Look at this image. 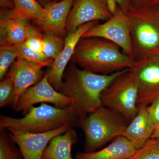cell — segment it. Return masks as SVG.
<instances>
[{
    "label": "cell",
    "mask_w": 159,
    "mask_h": 159,
    "mask_svg": "<svg viewBox=\"0 0 159 159\" xmlns=\"http://www.w3.org/2000/svg\"><path fill=\"white\" fill-rule=\"evenodd\" d=\"M123 70L110 74H96L80 69L72 63L65 71L59 92L72 99L70 106L80 121V125L89 114L102 107V91Z\"/></svg>",
    "instance_id": "6da1fadb"
},
{
    "label": "cell",
    "mask_w": 159,
    "mask_h": 159,
    "mask_svg": "<svg viewBox=\"0 0 159 159\" xmlns=\"http://www.w3.org/2000/svg\"><path fill=\"white\" fill-rule=\"evenodd\" d=\"M114 43L100 38H81L71 61L81 68L101 74L129 69L135 61Z\"/></svg>",
    "instance_id": "7a4b0ae2"
},
{
    "label": "cell",
    "mask_w": 159,
    "mask_h": 159,
    "mask_svg": "<svg viewBox=\"0 0 159 159\" xmlns=\"http://www.w3.org/2000/svg\"><path fill=\"white\" fill-rule=\"evenodd\" d=\"M80 121L70 105L63 108L43 103L32 107L25 116L14 118L0 116V131L13 128L24 131L41 133L54 130L65 125L80 127Z\"/></svg>",
    "instance_id": "3957f363"
},
{
    "label": "cell",
    "mask_w": 159,
    "mask_h": 159,
    "mask_svg": "<svg viewBox=\"0 0 159 159\" xmlns=\"http://www.w3.org/2000/svg\"><path fill=\"white\" fill-rule=\"evenodd\" d=\"M134 61L159 55V6L127 13Z\"/></svg>",
    "instance_id": "277c9868"
},
{
    "label": "cell",
    "mask_w": 159,
    "mask_h": 159,
    "mask_svg": "<svg viewBox=\"0 0 159 159\" xmlns=\"http://www.w3.org/2000/svg\"><path fill=\"white\" fill-rule=\"evenodd\" d=\"M128 122L120 114L105 107L89 114L80 127L85 134L84 152L96 151L122 136Z\"/></svg>",
    "instance_id": "5b68a950"
},
{
    "label": "cell",
    "mask_w": 159,
    "mask_h": 159,
    "mask_svg": "<svg viewBox=\"0 0 159 159\" xmlns=\"http://www.w3.org/2000/svg\"><path fill=\"white\" fill-rule=\"evenodd\" d=\"M136 83L129 69L123 70L101 95L102 106L112 110L130 122L139 110Z\"/></svg>",
    "instance_id": "8992f818"
},
{
    "label": "cell",
    "mask_w": 159,
    "mask_h": 159,
    "mask_svg": "<svg viewBox=\"0 0 159 159\" xmlns=\"http://www.w3.org/2000/svg\"><path fill=\"white\" fill-rule=\"evenodd\" d=\"M138 91V107L148 106L159 97V55L135 61L129 69Z\"/></svg>",
    "instance_id": "52a82bcc"
},
{
    "label": "cell",
    "mask_w": 159,
    "mask_h": 159,
    "mask_svg": "<svg viewBox=\"0 0 159 159\" xmlns=\"http://www.w3.org/2000/svg\"><path fill=\"white\" fill-rule=\"evenodd\" d=\"M82 37L100 38L110 41L119 46L125 54L134 59L128 16L119 8L109 20L103 24L93 26Z\"/></svg>",
    "instance_id": "ba28073f"
},
{
    "label": "cell",
    "mask_w": 159,
    "mask_h": 159,
    "mask_svg": "<svg viewBox=\"0 0 159 159\" xmlns=\"http://www.w3.org/2000/svg\"><path fill=\"white\" fill-rule=\"evenodd\" d=\"M72 99L55 89L48 81L45 74L37 84L28 89L21 96L13 109L22 111L25 116L34 104L51 103L54 106L63 108L72 104Z\"/></svg>",
    "instance_id": "9c48e42d"
},
{
    "label": "cell",
    "mask_w": 159,
    "mask_h": 159,
    "mask_svg": "<svg viewBox=\"0 0 159 159\" xmlns=\"http://www.w3.org/2000/svg\"><path fill=\"white\" fill-rule=\"evenodd\" d=\"M72 126L65 125L54 130L41 133L24 131L13 128H7L10 138L17 145L24 159H42L45 149L54 137L65 133Z\"/></svg>",
    "instance_id": "30bf717a"
},
{
    "label": "cell",
    "mask_w": 159,
    "mask_h": 159,
    "mask_svg": "<svg viewBox=\"0 0 159 159\" xmlns=\"http://www.w3.org/2000/svg\"><path fill=\"white\" fill-rule=\"evenodd\" d=\"M99 23V21L90 22L80 26L76 31L68 32L65 38V46L62 52L54 60L51 68L45 74L48 81L56 90L59 92L61 88L65 69L71 61L80 39L86 31Z\"/></svg>",
    "instance_id": "8fae6325"
},
{
    "label": "cell",
    "mask_w": 159,
    "mask_h": 159,
    "mask_svg": "<svg viewBox=\"0 0 159 159\" xmlns=\"http://www.w3.org/2000/svg\"><path fill=\"white\" fill-rule=\"evenodd\" d=\"M112 16L106 0H75L68 18L66 31H76L90 22L106 21Z\"/></svg>",
    "instance_id": "7c38bea8"
},
{
    "label": "cell",
    "mask_w": 159,
    "mask_h": 159,
    "mask_svg": "<svg viewBox=\"0 0 159 159\" xmlns=\"http://www.w3.org/2000/svg\"><path fill=\"white\" fill-rule=\"evenodd\" d=\"M43 64L28 61L17 57L6 76L11 77L15 86V99L12 108L20 97L28 89L37 84L43 79Z\"/></svg>",
    "instance_id": "4fadbf2b"
},
{
    "label": "cell",
    "mask_w": 159,
    "mask_h": 159,
    "mask_svg": "<svg viewBox=\"0 0 159 159\" xmlns=\"http://www.w3.org/2000/svg\"><path fill=\"white\" fill-rule=\"evenodd\" d=\"M75 0L52 1L45 6V12L41 20L34 22L44 32L51 31L63 37L66 31L69 14Z\"/></svg>",
    "instance_id": "5bb4252c"
},
{
    "label": "cell",
    "mask_w": 159,
    "mask_h": 159,
    "mask_svg": "<svg viewBox=\"0 0 159 159\" xmlns=\"http://www.w3.org/2000/svg\"><path fill=\"white\" fill-rule=\"evenodd\" d=\"M146 107L145 106L139 107L136 116L127 125L122 135L137 150L143 148L151 139L155 129Z\"/></svg>",
    "instance_id": "9a60e30c"
},
{
    "label": "cell",
    "mask_w": 159,
    "mask_h": 159,
    "mask_svg": "<svg viewBox=\"0 0 159 159\" xmlns=\"http://www.w3.org/2000/svg\"><path fill=\"white\" fill-rule=\"evenodd\" d=\"M137 151L125 137H118L110 145L93 152H80L74 159H129Z\"/></svg>",
    "instance_id": "2e32d148"
},
{
    "label": "cell",
    "mask_w": 159,
    "mask_h": 159,
    "mask_svg": "<svg viewBox=\"0 0 159 159\" xmlns=\"http://www.w3.org/2000/svg\"><path fill=\"white\" fill-rule=\"evenodd\" d=\"M30 21L20 17H1V46L16 45L25 43Z\"/></svg>",
    "instance_id": "e0dca14e"
},
{
    "label": "cell",
    "mask_w": 159,
    "mask_h": 159,
    "mask_svg": "<svg viewBox=\"0 0 159 159\" xmlns=\"http://www.w3.org/2000/svg\"><path fill=\"white\" fill-rule=\"evenodd\" d=\"M77 141L76 132L71 127L64 133L51 139L43 153L42 159H74L71 149Z\"/></svg>",
    "instance_id": "ac0fdd59"
},
{
    "label": "cell",
    "mask_w": 159,
    "mask_h": 159,
    "mask_svg": "<svg viewBox=\"0 0 159 159\" xmlns=\"http://www.w3.org/2000/svg\"><path fill=\"white\" fill-rule=\"evenodd\" d=\"M14 7L11 9H2L1 17L23 18L37 22L43 18L44 8L36 0H13Z\"/></svg>",
    "instance_id": "d6986e66"
},
{
    "label": "cell",
    "mask_w": 159,
    "mask_h": 159,
    "mask_svg": "<svg viewBox=\"0 0 159 159\" xmlns=\"http://www.w3.org/2000/svg\"><path fill=\"white\" fill-rule=\"evenodd\" d=\"M65 46V39L51 32L46 31L43 36V54L54 60L59 56Z\"/></svg>",
    "instance_id": "ffe728a7"
},
{
    "label": "cell",
    "mask_w": 159,
    "mask_h": 159,
    "mask_svg": "<svg viewBox=\"0 0 159 159\" xmlns=\"http://www.w3.org/2000/svg\"><path fill=\"white\" fill-rule=\"evenodd\" d=\"M8 47L14 51L17 55V57L28 61L51 66L54 61V59L47 57L43 53H38L33 51L27 47L25 43Z\"/></svg>",
    "instance_id": "44dd1931"
},
{
    "label": "cell",
    "mask_w": 159,
    "mask_h": 159,
    "mask_svg": "<svg viewBox=\"0 0 159 159\" xmlns=\"http://www.w3.org/2000/svg\"><path fill=\"white\" fill-rule=\"evenodd\" d=\"M0 159H24L18 146L5 130L0 131Z\"/></svg>",
    "instance_id": "7402d4cb"
},
{
    "label": "cell",
    "mask_w": 159,
    "mask_h": 159,
    "mask_svg": "<svg viewBox=\"0 0 159 159\" xmlns=\"http://www.w3.org/2000/svg\"><path fill=\"white\" fill-rule=\"evenodd\" d=\"M15 99V86L11 77L6 76L0 83V107L11 105Z\"/></svg>",
    "instance_id": "603a6c76"
},
{
    "label": "cell",
    "mask_w": 159,
    "mask_h": 159,
    "mask_svg": "<svg viewBox=\"0 0 159 159\" xmlns=\"http://www.w3.org/2000/svg\"><path fill=\"white\" fill-rule=\"evenodd\" d=\"M41 30L37 27L30 25L27 31L25 44L32 50L43 53V36Z\"/></svg>",
    "instance_id": "cb8c5ba5"
},
{
    "label": "cell",
    "mask_w": 159,
    "mask_h": 159,
    "mask_svg": "<svg viewBox=\"0 0 159 159\" xmlns=\"http://www.w3.org/2000/svg\"><path fill=\"white\" fill-rule=\"evenodd\" d=\"M129 159H159V141L151 139Z\"/></svg>",
    "instance_id": "d4e9b609"
},
{
    "label": "cell",
    "mask_w": 159,
    "mask_h": 159,
    "mask_svg": "<svg viewBox=\"0 0 159 159\" xmlns=\"http://www.w3.org/2000/svg\"><path fill=\"white\" fill-rule=\"evenodd\" d=\"M16 54L8 46H1L0 48V80L6 77L7 71L17 59Z\"/></svg>",
    "instance_id": "484cf974"
},
{
    "label": "cell",
    "mask_w": 159,
    "mask_h": 159,
    "mask_svg": "<svg viewBox=\"0 0 159 159\" xmlns=\"http://www.w3.org/2000/svg\"><path fill=\"white\" fill-rule=\"evenodd\" d=\"M149 117L154 125L155 128L159 127V97L155 99L146 107Z\"/></svg>",
    "instance_id": "4316f807"
},
{
    "label": "cell",
    "mask_w": 159,
    "mask_h": 159,
    "mask_svg": "<svg viewBox=\"0 0 159 159\" xmlns=\"http://www.w3.org/2000/svg\"><path fill=\"white\" fill-rule=\"evenodd\" d=\"M130 7L134 9H142L158 6L159 0H130Z\"/></svg>",
    "instance_id": "83f0119b"
},
{
    "label": "cell",
    "mask_w": 159,
    "mask_h": 159,
    "mask_svg": "<svg viewBox=\"0 0 159 159\" xmlns=\"http://www.w3.org/2000/svg\"><path fill=\"white\" fill-rule=\"evenodd\" d=\"M120 10L127 14L130 8V0H116Z\"/></svg>",
    "instance_id": "f1b7e54d"
},
{
    "label": "cell",
    "mask_w": 159,
    "mask_h": 159,
    "mask_svg": "<svg viewBox=\"0 0 159 159\" xmlns=\"http://www.w3.org/2000/svg\"><path fill=\"white\" fill-rule=\"evenodd\" d=\"M106 2L109 11L113 16L119 9L118 3L116 0H106Z\"/></svg>",
    "instance_id": "f546056e"
},
{
    "label": "cell",
    "mask_w": 159,
    "mask_h": 159,
    "mask_svg": "<svg viewBox=\"0 0 159 159\" xmlns=\"http://www.w3.org/2000/svg\"><path fill=\"white\" fill-rule=\"evenodd\" d=\"M0 6L2 9H11L14 7L13 0H0Z\"/></svg>",
    "instance_id": "4dcf8cb0"
},
{
    "label": "cell",
    "mask_w": 159,
    "mask_h": 159,
    "mask_svg": "<svg viewBox=\"0 0 159 159\" xmlns=\"http://www.w3.org/2000/svg\"><path fill=\"white\" fill-rule=\"evenodd\" d=\"M151 139H154L159 141V127L155 129Z\"/></svg>",
    "instance_id": "1f68e13d"
},
{
    "label": "cell",
    "mask_w": 159,
    "mask_h": 159,
    "mask_svg": "<svg viewBox=\"0 0 159 159\" xmlns=\"http://www.w3.org/2000/svg\"><path fill=\"white\" fill-rule=\"evenodd\" d=\"M36 1L43 7L53 1L52 0H36Z\"/></svg>",
    "instance_id": "d6a6232c"
},
{
    "label": "cell",
    "mask_w": 159,
    "mask_h": 159,
    "mask_svg": "<svg viewBox=\"0 0 159 159\" xmlns=\"http://www.w3.org/2000/svg\"><path fill=\"white\" fill-rule=\"evenodd\" d=\"M159 6V5H158Z\"/></svg>",
    "instance_id": "836d02e7"
}]
</instances>
